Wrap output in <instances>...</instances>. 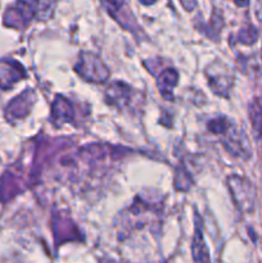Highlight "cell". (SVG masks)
<instances>
[{
    "label": "cell",
    "mask_w": 262,
    "mask_h": 263,
    "mask_svg": "<svg viewBox=\"0 0 262 263\" xmlns=\"http://www.w3.org/2000/svg\"><path fill=\"white\" fill-rule=\"evenodd\" d=\"M221 138L223 144V148L229 154L234 157V158L239 159H248L252 156V148L249 144L248 138H247L246 133L239 130L235 126V123L229 118L228 123L225 127L217 134Z\"/></svg>",
    "instance_id": "cell-1"
},
{
    "label": "cell",
    "mask_w": 262,
    "mask_h": 263,
    "mask_svg": "<svg viewBox=\"0 0 262 263\" xmlns=\"http://www.w3.org/2000/svg\"><path fill=\"white\" fill-rule=\"evenodd\" d=\"M74 71L80 74L81 79L94 82V84L105 82L110 74L104 62L99 57L89 51H82L80 54L79 61L74 64Z\"/></svg>",
    "instance_id": "cell-2"
},
{
    "label": "cell",
    "mask_w": 262,
    "mask_h": 263,
    "mask_svg": "<svg viewBox=\"0 0 262 263\" xmlns=\"http://www.w3.org/2000/svg\"><path fill=\"white\" fill-rule=\"evenodd\" d=\"M228 186L236 208L244 213L251 212L256 200V190L253 184L246 177L231 175L228 177Z\"/></svg>",
    "instance_id": "cell-3"
},
{
    "label": "cell",
    "mask_w": 262,
    "mask_h": 263,
    "mask_svg": "<svg viewBox=\"0 0 262 263\" xmlns=\"http://www.w3.org/2000/svg\"><path fill=\"white\" fill-rule=\"evenodd\" d=\"M205 76H207V81L211 90L216 95L229 98L230 90L234 85V77L229 72V69L226 68V66H222L218 62H215L205 69Z\"/></svg>",
    "instance_id": "cell-4"
},
{
    "label": "cell",
    "mask_w": 262,
    "mask_h": 263,
    "mask_svg": "<svg viewBox=\"0 0 262 263\" xmlns=\"http://www.w3.org/2000/svg\"><path fill=\"white\" fill-rule=\"evenodd\" d=\"M104 9L107 10L108 14L117 21L118 23L123 26L125 28L133 30L136 27V22L133 18V14L127 10L125 0H100Z\"/></svg>",
    "instance_id": "cell-5"
},
{
    "label": "cell",
    "mask_w": 262,
    "mask_h": 263,
    "mask_svg": "<svg viewBox=\"0 0 262 263\" xmlns=\"http://www.w3.org/2000/svg\"><path fill=\"white\" fill-rule=\"evenodd\" d=\"M105 100L108 104L118 108H125L133 102V90L125 82L115 81L105 91Z\"/></svg>",
    "instance_id": "cell-6"
},
{
    "label": "cell",
    "mask_w": 262,
    "mask_h": 263,
    "mask_svg": "<svg viewBox=\"0 0 262 263\" xmlns=\"http://www.w3.org/2000/svg\"><path fill=\"white\" fill-rule=\"evenodd\" d=\"M35 100V92L32 90H26L10 103L9 107L7 108V116L9 118H25L30 112Z\"/></svg>",
    "instance_id": "cell-7"
},
{
    "label": "cell",
    "mask_w": 262,
    "mask_h": 263,
    "mask_svg": "<svg viewBox=\"0 0 262 263\" xmlns=\"http://www.w3.org/2000/svg\"><path fill=\"white\" fill-rule=\"evenodd\" d=\"M194 238H193L192 251L193 258L195 262H208L211 261L210 254H208V248L204 243L203 238V228H202V218L198 213H195V222H194Z\"/></svg>",
    "instance_id": "cell-8"
},
{
    "label": "cell",
    "mask_w": 262,
    "mask_h": 263,
    "mask_svg": "<svg viewBox=\"0 0 262 263\" xmlns=\"http://www.w3.org/2000/svg\"><path fill=\"white\" fill-rule=\"evenodd\" d=\"M179 82V73L175 68H166L157 79L159 94L166 100H174V89Z\"/></svg>",
    "instance_id": "cell-9"
},
{
    "label": "cell",
    "mask_w": 262,
    "mask_h": 263,
    "mask_svg": "<svg viewBox=\"0 0 262 263\" xmlns=\"http://www.w3.org/2000/svg\"><path fill=\"white\" fill-rule=\"evenodd\" d=\"M73 118V108L63 97H57L51 104V121L55 126H62Z\"/></svg>",
    "instance_id": "cell-10"
},
{
    "label": "cell",
    "mask_w": 262,
    "mask_h": 263,
    "mask_svg": "<svg viewBox=\"0 0 262 263\" xmlns=\"http://www.w3.org/2000/svg\"><path fill=\"white\" fill-rule=\"evenodd\" d=\"M248 116L256 139L262 140V97H257L249 103Z\"/></svg>",
    "instance_id": "cell-11"
},
{
    "label": "cell",
    "mask_w": 262,
    "mask_h": 263,
    "mask_svg": "<svg viewBox=\"0 0 262 263\" xmlns=\"http://www.w3.org/2000/svg\"><path fill=\"white\" fill-rule=\"evenodd\" d=\"M25 76L22 67L15 62H7L4 67L0 68V86L9 87L15 81Z\"/></svg>",
    "instance_id": "cell-12"
},
{
    "label": "cell",
    "mask_w": 262,
    "mask_h": 263,
    "mask_svg": "<svg viewBox=\"0 0 262 263\" xmlns=\"http://www.w3.org/2000/svg\"><path fill=\"white\" fill-rule=\"evenodd\" d=\"M258 30H257L253 25H247L239 30L235 41L241 44V45L252 46L257 43V40H258Z\"/></svg>",
    "instance_id": "cell-13"
},
{
    "label": "cell",
    "mask_w": 262,
    "mask_h": 263,
    "mask_svg": "<svg viewBox=\"0 0 262 263\" xmlns=\"http://www.w3.org/2000/svg\"><path fill=\"white\" fill-rule=\"evenodd\" d=\"M222 26H223L222 15L220 14L218 10H215V12L212 13V18H211L210 23H208V27L205 28L204 32L207 33L211 39L215 37L216 40H217V37L221 33V30H222Z\"/></svg>",
    "instance_id": "cell-14"
},
{
    "label": "cell",
    "mask_w": 262,
    "mask_h": 263,
    "mask_svg": "<svg viewBox=\"0 0 262 263\" xmlns=\"http://www.w3.org/2000/svg\"><path fill=\"white\" fill-rule=\"evenodd\" d=\"M192 177L188 174L184 166H180L176 171V176H175V187L179 190H188L192 186Z\"/></svg>",
    "instance_id": "cell-15"
},
{
    "label": "cell",
    "mask_w": 262,
    "mask_h": 263,
    "mask_svg": "<svg viewBox=\"0 0 262 263\" xmlns=\"http://www.w3.org/2000/svg\"><path fill=\"white\" fill-rule=\"evenodd\" d=\"M254 14H256L257 21L262 28V0H256V7H254Z\"/></svg>",
    "instance_id": "cell-16"
},
{
    "label": "cell",
    "mask_w": 262,
    "mask_h": 263,
    "mask_svg": "<svg viewBox=\"0 0 262 263\" xmlns=\"http://www.w3.org/2000/svg\"><path fill=\"white\" fill-rule=\"evenodd\" d=\"M179 2L186 12H192L197 7V0H179Z\"/></svg>",
    "instance_id": "cell-17"
},
{
    "label": "cell",
    "mask_w": 262,
    "mask_h": 263,
    "mask_svg": "<svg viewBox=\"0 0 262 263\" xmlns=\"http://www.w3.org/2000/svg\"><path fill=\"white\" fill-rule=\"evenodd\" d=\"M234 3H235L239 8H246L249 5V0H234Z\"/></svg>",
    "instance_id": "cell-18"
},
{
    "label": "cell",
    "mask_w": 262,
    "mask_h": 263,
    "mask_svg": "<svg viewBox=\"0 0 262 263\" xmlns=\"http://www.w3.org/2000/svg\"><path fill=\"white\" fill-rule=\"evenodd\" d=\"M143 5H152L157 2V0H139Z\"/></svg>",
    "instance_id": "cell-19"
},
{
    "label": "cell",
    "mask_w": 262,
    "mask_h": 263,
    "mask_svg": "<svg viewBox=\"0 0 262 263\" xmlns=\"http://www.w3.org/2000/svg\"><path fill=\"white\" fill-rule=\"evenodd\" d=\"M259 63H261V66H259V71H261V74H262V49H261V53H259Z\"/></svg>",
    "instance_id": "cell-20"
}]
</instances>
